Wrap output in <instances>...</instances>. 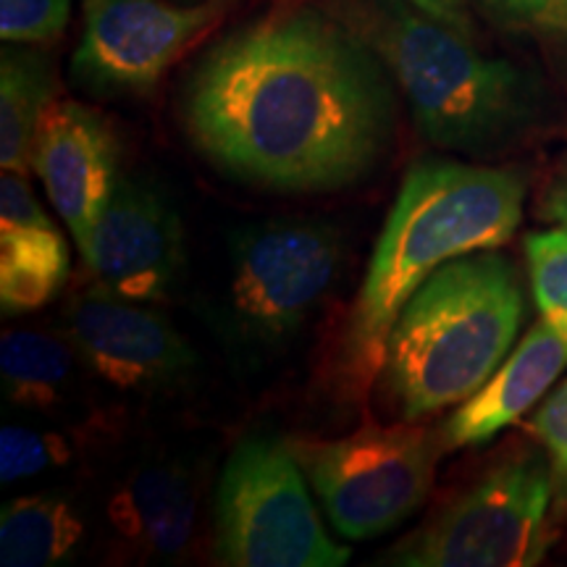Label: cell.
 <instances>
[{
	"mask_svg": "<svg viewBox=\"0 0 567 567\" xmlns=\"http://www.w3.org/2000/svg\"><path fill=\"white\" fill-rule=\"evenodd\" d=\"M386 63L339 13L297 6L234 32L184 92L189 140L218 172L274 193L371 176L396 126Z\"/></svg>",
	"mask_w": 567,
	"mask_h": 567,
	"instance_id": "cell-1",
	"label": "cell"
},
{
	"mask_svg": "<svg viewBox=\"0 0 567 567\" xmlns=\"http://www.w3.org/2000/svg\"><path fill=\"white\" fill-rule=\"evenodd\" d=\"M526 189L517 168L436 158L408 168L337 347L334 375L347 400L379 384L396 318L439 266L513 237Z\"/></svg>",
	"mask_w": 567,
	"mask_h": 567,
	"instance_id": "cell-2",
	"label": "cell"
},
{
	"mask_svg": "<svg viewBox=\"0 0 567 567\" xmlns=\"http://www.w3.org/2000/svg\"><path fill=\"white\" fill-rule=\"evenodd\" d=\"M337 13L381 55L431 145L492 155L536 124L538 87L526 71L481 53L413 0H344Z\"/></svg>",
	"mask_w": 567,
	"mask_h": 567,
	"instance_id": "cell-3",
	"label": "cell"
},
{
	"mask_svg": "<svg viewBox=\"0 0 567 567\" xmlns=\"http://www.w3.org/2000/svg\"><path fill=\"white\" fill-rule=\"evenodd\" d=\"M523 321L513 264L494 250L446 260L396 318L379 375L400 421L436 413L476 394L505 363Z\"/></svg>",
	"mask_w": 567,
	"mask_h": 567,
	"instance_id": "cell-4",
	"label": "cell"
},
{
	"mask_svg": "<svg viewBox=\"0 0 567 567\" xmlns=\"http://www.w3.org/2000/svg\"><path fill=\"white\" fill-rule=\"evenodd\" d=\"M216 559L231 567H342L350 549L326 534L292 446L247 436L216 494Z\"/></svg>",
	"mask_w": 567,
	"mask_h": 567,
	"instance_id": "cell-5",
	"label": "cell"
},
{
	"mask_svg": "<svg viewBox=\"0 0 567 567\" xmlns=\"http://www.w3.org/2000/svg\"><path fill=\"white\" fill-rule=\"evenodd\" d=\"M549 455L523 450L402 538L386 563L402 567H523L549 547L547 517L555 496Z\"/></svg>",
	"mask_w": 567,
	"mask_h": 567,
	"instance_id": "cell-6",
	"label": "cell"
},
{
	"mask_svg": "<svg viewBox=\"0 0 567 567\" xmlns=\"http://www.w3.org/2000/svg\"><path fill=\"white\" fill-rule=\"evenodd\" d=\"M342 266V234L318 218H271L229 237L224 323L239 344L271 350L321 308Z\"/></svg>",
	"mask_w": 567,
	"mask_h": 567,
	"instance_id": "cell-7",
	"label": "cell"
},
{
	"mask_svg": "<svg viewBox=\"0 0 567 567\" xmlns=\"http://www.w3.org/2000/svg\"><path fill=\"white\" fill-rule=\"evenodd\" d=\"M331 526L347 538L386 534L423 505L436 476L442 439L413 421L373 417L344 439H289Z\"/></svg>",
	"mask_w": 567,
	"mask_h": 567,
	"instance_id": "cell-8",
	"label": "cell"
},
{
	"mask_svg": "<svg viewBox=\"0 0 567 567\" xmlns=\"http://www.w3.org/2000/svg\"><path fill=\"white\" fill-rule=\"evenodd\" d=\"M71 74L101 95H145L226 11V0H84Z\"/></svg>",
	"mask_w": 567,
	"mask_h": 567,
	"instance_id": "cell-9",
	"label": "cell"
},
{
	"mask_svg": "<svg viewBox=\"0 0 567 567\" xmlns=\"http://www.w3.org/2000/svg\"><path fill=\"white\" fill-rule=\"evenodd\" d=\"M66 339L97 379L122 392H161L195 371L197 354L161 313L111 289H84L69 302Z\"/></svg>",
	"mask_w": 567,
	"mask_h": 567,
	"instance_id": "cell-10",
	"label": "cell"
},
{
	"mask_svg": "<svg viewBox=\"0 0 567 567\" xmlns=\"http://www.w3.org/2000/svg\"><path fill=\"white\" fill-rule=\"evenodd\" d=\"M82 258L101 287L137 302H163L184 268L182 221L151 182L118 176Z\"/></svg>",
	"mask_w": 567,
	"mask_h": 567,
	"instance_id": "cell-11",
	"label": "cell"
},
{
	"mask_svg": "<svg viewBox=\"0 0 567 567\" xmlns=\"http://www.w3.org/2000/svg\"><path fill=\"white\" fill-rule=\"evenodd\" d=\"M32 168L82 252L118 182V142L111 124L90 105L53 101L40 118Z\"/></svg>",
	"mask_w": 567,
	"mask_h": 567,
	"instance_id": "cell-12",
	"label": "cell"
},
{
	"mask_svg": "<svg viewBox=\"0 0 567 567\" xmlns=\"http://www.w3.org/2000/svg\"><path fill=\"white\" fill-rule=\"evenodd\" d=\"M69 279V245L24 174L0 179V305L24 316L55 300Z\"/></svg>",
	"mask_w": 567,
	"mask_h": 567,
	"instance_id": "cell-13",
	"label": "cell"
},
{
	"mask_svg": "<svg viewBox=\"0 0 567 567\" xmlns=\"http://www.w3.org/2000/svg\"><path fill=\"white\" fill-rule=\"evenodd\" d=\"M567 368V342L551 326L538 321L523 342L507 354L492 379L463 402L442 425L444 450L484 444L517 417L530 413Z\"/></svg>",
	"mask_w": 567,
	"mask_h": 567,
	"instance_id": "cell-14",
	"label": "cell"
},
{
	"mask_svg": "<svg viewBox=\"0 0 567 567\" xmlns=\"http://www.w3.org/2000/svg\"><path fill=\"white\" fill-rule=\"evenodd\" d=\"M197 494L187 471L155 463L130 473L109 502L118 538L142 557H174L195 534Z\"/></svg>",
	"mask_w": 567,
	"mask_h": 567,
	"instance_id": "cell-15",
	"label": "cell"
},
{
	"mask_svg": "<svg viewBox=\"0 0 567 567\" xmlns=\"http://www.w3.org/2000/svg\"><path fill=\"white\" fill-rule=\"evenodd\" d=\"M69 339L45 331L13 329L0 339V379L3 392L17 408L53 415L74 394L76 360Z\"/></svg>",
	"mask_w": 567,
	"mask_h": 567,
	"instance_id": "cell-16",
	"label": "cell"
},
{
	"mask_svg": "<svg viewBox=\"0 0 567 567\" xmlns=\"http://www.w3.org/2000/svg\"><path fill=\"white\" fill-rule=\"evenodd\" d=\"M84 542V523L59 494L17 496L0 513V565L51 567L71 559Z\"/></svg>",
	"mask_w": 567,
	"mask_h": 567,
	"instance_id": "cell-17",
	"label": "cell"
},
{
	"mask_svg": "<svg viewBox=\"0 0 567 567\" xmlns=\"http://www.w3.org/2000/svg\"><path fill=\"white\" fill-rule=\"evenodd\" d=\"M53 69L45 55L6 48L0 59V166L27 174L32 168L34 137L53 97Z\"/></svg>",
	"mask_w": 567,
	"mask_h": 567,
	"instance_id": "cell-18",
	"label": "cell"
},
{
	"mask_svg": "<svg viewBox=\"0 0 567 567\" xmlns=\"http://www.w3.org/2000/svg\"><path fill=\"white\" fill-rule=\"evenodd\" d=\"M526 264L538 313L567 342V229L534 231L526 237Z\"/></svg>",
	"mask_w": 567,
	"mask_h": 567,
	"instance_id": "cell-19",
	"label": "cell"
},
{
	"mask_svg": "<svg viewBox=\"0 0 567 567\" xmlns=\"http://www.w3.org/2000/svg\"><path fill=\"white\" fill-rule=\"evenodd\" d=\"M71 457H74V446L61 434L21 429V425H6L0 431V481L3 484L40 476L42 471L66 465Z\"/></svg>",
	"mask_w": 567,
	"mask_h": 567,
	"instance_id": "cell-20",
	"label": "cell"
},
{
	"mask_svg": "<svg viewBox=\"0 0 567 567\" xmlns=\"http://www.w3.org/2000/svg\"><path fill=\"white\" fill-rule=\"evenodd\" d=\"M71 0H0V38L11 45L59 40L69 24Z\"/></svg>",
	"mask_w": 567,
	"mask_h": 567,
	"instance_id": "cell-21",
	"label": "cell"
},
{
	"mask_svg": "<svg viewBox=\"0 0 567 567\" xmlns=\"http://www.w3.org/2000/svg\"><path fill=\"white\" fill-rule=\"evenodd\" d=\"M530 431L547 450L557 486L567 496V381L530 417Z\"/></svg>",
	"mask_w": 567,
	"mask_h": 567,
	"instance_id": "cell-22",
	"label": "cell"
},
{
	"mask_svg": "<svg viewBox=\"0 0 567 567\" xmlns=\"http://www.w3.org/2000/svg\"><path fill=\"white\" fill-rule=\"evenodd\" d=\"M494 17L534 32H567V0H484Z\"/></svg>",
	"mask_w": 567,
	"mask_h": 567,
	"instance_id": "cell-23",
	"label": "cell"
},
{
	"mask_svg": "<svg viewBox=\"0 0 567 567\" xmlns=\"http://www.w3.org/2000/svg\"><path fill=\"white\" fill-rule=\"evenodd\" d=\"M538 213H542L544 221H551L567 229V158L557 163L549 182L544 184Z\"/></svg>",
	"mask_w": 567,
	"mask_h": 567,
	"instance_id": "cell-24",
	"label": "cell"
},
{
	"mask_svg": "<svg viewBox=\"0 0 567 567\" xmlns=\"http://www.w3.org/2000/svg\"><path fill=\"white\" fill-rule=\"evenodd\" d=\"M417 9L429 13L444 24L457 27V30L465 32V11H463V0H413Z\"/></svg>",
	"mask_w": 567,
	"mask_h": 567,
	"instance_id": "cell-25",
	"label": "cell"
}]
</instances>
